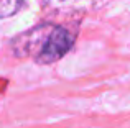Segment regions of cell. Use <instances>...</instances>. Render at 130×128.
Instances as JSON below:
<instances>
[{
	"instance_id": "3",
	"label": "cell",
	"mask_w": 130,
	"mask_h": 128,
	"mask_svg": "<svg viewBox=\"0 0 130 128\" xmlns=\"http://www.w3.org/2000/svg\"><path fill=\"white\" fill-rule=\"evenodd\" d=\"M23 0H0V18H8L20 12Z\"/></svg>"
},
{
	"instance_id": "2",
	"label": "cell",
	"mask_w": 130,
	"mask_h": 128,
	"mask_svg": "<svg viewBox=\"0 0 130 128\" xmlns=\"http://www.w3.org/2000/svg\"><path fill=\"white\" fill-rule=\"evenodd\" d=\"M53 28L54 25H51V23H41L28 31L17 35L10 41V48H12L13 54L18 58H26V56L36 58L38 53L43 49L44 43L48 41Z\"/></svg>"
},
{
	"instance_id": "1",
	"label": "cell",
	"mask_w": 130,
	"mask_h": 128,
	"mask_svg": "<svg viewBox=\"0 0 130 128\" xmlns=\"http://www.w3.org/2000/svg\"><path fill=\"white\" fill-rule=\"evenodd\" d=\"M74 41H76V31H73V30L63 25L54 26L48 41L44 43L43 49L35 58V61L38 64H53L59 61L73 48Z\"/></svg>"
}]
</instances>
